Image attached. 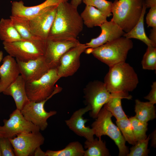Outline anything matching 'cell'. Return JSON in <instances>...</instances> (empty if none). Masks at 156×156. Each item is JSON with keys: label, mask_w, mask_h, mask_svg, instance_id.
<instances>
[{"label": "cell", "mask_w": 156, "mask_h": 156, "mask_svg": "<svg viewBox=\"0 0 156 156\" xmlns=\"http://www.w3.org/2000/svg\"><path fill=\"white\" fill-rule=\"evenodd\" d=\"M112 116L110 112L103 107L92 124V128L97 138L107 135L114 142L119 149L118 156H127L129 153L128 147L119 128L112 121Z\"/></svg>", "instance_id": "8992f818"}, {"label": "cell", "mask_w": 156, "mask_h": 156, "mask_svg": "<svg viewBox=\"0 0 156 156\" xmlns=\"http://www.w3.org/2000/svg\"><path fill=\"white\" fill-rule=\"evenodd\" d=\"M83 24L88 28L100 26L107 21V17L94 7L86 5L80 14Z\"/></svg>", "instance_id": "7402d4cb"}, {"label": "cell", "mask_w": 156, "mask_h": 156, "mask_svg": "<svg viewBox=\"0 0 156 156\" xmlns=\"http://www.w3.org/2000/svg\"><path fill=\"white\" fill-rule=\"evenodd\" d=\"M151 146L154 148L156 146V131L154 130L151 135Z\"/></svg>", "instance_id": "ab89813d"}, {"label": "cell", "mask_w": 156, "mask_h": 156, "mask_svg": "<svg viewBox=\"0 0 156 156\" xmlns=\"http://www.w3.org/2000/svg\"><path fill=\"white\" fill-rule=\"evenodd\" d=\"M105 75L104 83L110 93L128 92L137 87L139 79L133 67L125 62L109 67Z\"/></svg>", "instance_id": "7a4b0ae2"}, {"label": "cell", "mask_w": 156, "mask_h": 156, "mask_svg": "<svg viewBox=\"0 0 156 156\" xmlns=\"http://www.w3.org/2000/svg\"><path fill=\"white\" fill-rule=\"evenodd\" d=\"M132 130L136 142L146 138L148 123L144 122L137 119L135 116L129 118Z\"/></svg>", "instance_id": "f546056e"}, {"label": "cell", "mask_w": 156, "mask_h": 156, "mask_svg": "<svg viewBox=\"0 0 156 156\" xmlns=\"http://www.w3.org/2000/svg\"><path fill=\"white\" fill-rule=\"evenodd\" d=\"M84 151L82 144L75 141L70 142L62 150H47L45 153L47 156H83Z\"/></svg>", "instance_id": "83f0119b"}, {"label": "cell", "mask_w": 156, "mask_h": 156, "mask_svg": "<svg viewBox=\"0 0 156 156\" xmlns=\"http://www.w3.org/2000/svg\"><path fill=\"white\" fill-rule=\"evenodd\" d=\"M91 109L90 106L87 105L85 107L75 111L69 119L65 121L68 128L76 134L90 141L94 139V132L92 128L86 126L85 123L88 120L84 119L83 116Z\"/></svg>", "instance_id": "2e32d148"}, {"label": "cell", "mask_w": 156, "mask_h": 156, "mask_svg": "<svg viewBox=\"0 0 156 156\" xmlns=\"http://www.w3.org/2000/svg\"><path fill=\"white\" fill-rule=\"evenodd\" d=\"M0 150L2 156H15L12 144L8 138L0 137Z\"/></svg>", "instance_id": "836d02e7"}, {"label": "cell", "mask_w": 156, "mask_h": 156, "mask_svg": "<svg viewBox=\"0 0 156 156\" xmlns=\"http://www.w3.org/2000/svg\"><path fill=\"white\" fill-rule=\"evenodd\" d=\"M83 21L77 10L68 1L57 6L56 14L47 39L52 40H75L83 29Z\"/></svg>", "instance_id": "6da1fadb"}, {"label": "cell", "mask_w": 156, "mask_h": 156, "mask_svg": "<svg viewBox=\"0 0 156 156\" xmlns=\"http://www.w3.org/2000/svg\"><path fill=\"white\" fill-rule=\"evenodd\" d=\"M116 124L126 141L133 145L136 142L129 119L127 118L116 120Z\"/></svg>", "instance_id": "f1b7e54d"}, {"label": "cell", "mask_w": 156, "mask_h": 156, "mask_svg": "<svg viewBox=\"0 0 156 156\" xmlns=\"http://www.w3.org/2000/svg\"><path fill=\"white\" fill-rule=\"evenodd\" d=\"M132 97L129 93L124 92L111 93L108 101L103 105V107L110 112L116 120L127 118L121 105V100L123 99H131Z\"/></svg>", "instance_id": "44dd1931"}, {"label": "cell", "mask_w": 156, "mask_h": 156, "mask_svg": "<svg viewBox=\"0 0 156 156\" xmlns=\"http://www.w3.org/2000/svg\"><path fill=\"white\" fill-rule=\"evenodd\" d=\"M87 49L85 44L80 43L61 57L56 68L60 78L71 76L77 71L80 65V56Z\"/></svg>", "instance_id": "7c38bea8"}, {"label": "cell", "mask_w": 156, "mask_h": 156, "mask_svg": "<svg viewBox=\"0 0 156 156\" xmlns=\"http://www.w3.org/2000/svg\"><path fill=\"white\" fill-rule=\"evenodd\" d=\"M68 1L46 0L41 4L32 6H25L22 1H14L12 3L11 15L20 16L29 19L50 7L57 6L61 2Z\"/></svg>", "instance_id": "e0dca14e"}, {"label": "cell", "mask_w": 156, "mask_h": 156, "mask_svg": "<svg viewBox=\"0 0 156 156\" xmlns=\"http://www.w3.org/2000/svg\"><path fill=\"white\" fill-rule=\"evenodd\" d=\"M151 90L149 94L144 97L152 103L155 104L156 103V81L153 82L151 85Z\"/></svg>", "instance_id": "d590c367"}, {"label": "cell", "mask_w": 156, "mask_h": 156, "mask_svg": "<svg viewBox=\"0 0 156 156\" xmlns=\"http://www.w3.org/2000/svg\"><path fill=\"white\" fill-rule=\"evenodd\" d=\"M16 60L20 74L26 82L39 79L52 68L44 55L27 62Z\"/></svg>", "instance_id": "9a60e30c"}, {"label": "cell", "mask_w": 156, "mask_h": 156, "mask_svg": "<svg viewBox=\"0 0 156 156\" xmlns=\"http://www.w3.org/2000/svg\"><path fill=\"white\" fill-rule=\"evenodd\" d=\"M149 38L156 44V27H153L151 29Z\"/></svg>", "instance_id": "8d00e7d4"}, {"label": "cell", "mask_w": 156, "mask_h": 156, "mask_svg": "<svg viewBox=\"0 0 156 156\" xmlns=\"http://www.w3.org/2000/svg\"><path fill=\"white\" fill-rule=\"evenodd\" d=\"M143 69L156 70V47L147 46L141 61Z\"/></svg>", "instance_id": "4dcf8cb0"}, {"label": "cell", "mask_w": 156, "mask_h": 156, "mask_svg": "<svg viewBox=\"0 0 156 156\" xmlns=\"http://www.w3.org/2000/svg\"><path fill=\"white\" fill-rule=\"evenodd\" d=\"M0 66V93L5 89L17 78L20 72L17 62L9 55L2 60Z\"/></svg>", "instance_id": "d6986e66"}, {"label": "cell", "mask_w": 156, "mask_h": 156, "mask_svg": "<svg viewBox=\"0 0 156 156\" xmlns=\"http://www.w3.org/2000/svg\"><path fill=\"white\" fill-rule=\"evenodd\" d=\"M9 138L16 156H32L36 148L42 145L44 138L40 131L23 133Z\"/></svg>", "instance_id": "30bf717a"}, {"label": "cell", "mask_w": 156, "mask_h": 156, "mask_svg": "<svg viewBox=\"0 0 156 156\" xmlns=\"http://www.w3.org/2000/svg\"><path fill=\"white\" fill-rule=\"evenodd\" d=\"M34 156H47L45 152L43 151L40 146L37 148L34 151Z\"/></svg>", "instance_id": "f35d334b"}, {"label": "cell", "mask_w": 156, "mask_h": 156, "mask_svg": "<svg viewBox=\"0 0 156 156\" xmlns=\"http://www.w3.org/2000/svg\"><path fill=\"white\" fill-rule=\"evenodd\" d=\"M47 39L23 40L12 42H3L8 55L23 62L36 59L44 55Z\"/></svg>", "instance_id": "52a82bcc"}, {"label": "cell", "mask_w": 156, "mask_h": 156, "mask_svg": "<svg viewBox=\"0 0 156 156\" xmlns=\"http://www.w3.org/2000/svg\"><path fill=\"white\" fill-rule=\"evenodd\" d=\"M3 58V52L1 51H0V63L2 60Z\"/></svg>", "instance_id": "b9f144b4"}, {"label": "cell", "mask_w": 156, "mask_h": 156, "mask_svg": "<svg viewBox=\"0 0 156 156\" xmlns=\"http://www.w3.org/2000/svg\"><path fill=\"white\" fill-rule=\"evenodd\" d=\"M94 139L91 141L86 140L84 142L85 151L83 156H109V150L107 148L105 142L101 138Z\"/></svg>", "instance_id": "484cf974"}, {"label": "cell", "mask_w": 156, "mask_h": 156, "mask_svg": "<svg viewBox=\"0 0 156 156\" xmlns=\"http://www.w3.org/2000/svg\"><path fill=\"white\" fill-rule=\"evenodd\" d=\"M144 0H115L113 3L111 21L125 33L136 24L141 15Z\"/></svg>", "instance_id": "277c9868"}, {"label": "cell", "mask_w": 156, "mask_h": 156, "mask_svg": "<svg viewBox=\"0 0 156 156\" xmlns=\"http://www.w3.org/2000/svg\"><path fill=\"white\" fill-rule=\"evenodd\" d=\"M146 9L144 3L141 15L138 22L129 32L125 33L123 36L130 39H137L142 41L147 46L156 47V44L153 43L147 36L145 31L144 17Z\"/></svg>", "instance_id": "603a6c76"}, {"label": "cell", "mask_w": 156, "mask_h": 156, "mask_svg": "<svg viewBox=\"0 0 156 156\" xmlns=\"http://www.w3.org/2000/svg\"><path fill=\"white\" fill-rule=\"evenodd\" d=\"M133 46L130 39L123 36L95 48H88L86 53H91L109 67L125 62L128 53Z\"/></svg>", "instance_id": "3957f363"}, {"label": "cell", "mask_w": 156, "mask_h": 156, "mask_svg": "<svg viewBox=\"0 0 156 156\" xmlns=\"http://www.w3.org/2000/svg\"><path fill=\"white\" fill-rule=\"evenodd\" d=\"M50 99L48 98L39 102L29 101L20 111L26 120L39 127L41 131L45 130L47 127V119L57 114L56 111L48 112L44 109V104Z\"/></svg>", "instance_id": "8fae6325"}, {"label": "cell", "mask_w": 156, "mask_h": 156, "mask_svg": "<svg viewBox=\"0 0 156 156\" xmlns=\"http://www.w3.org/2000/svg\"><path fill=\"white\" fill-rule=\"evenodd\" d=\"M150 138L149 135L144 139L137 141L130 148V151L127 156H148L149 150L148 147Z\"/></svg>", "instance_id": "d6a6232c"}, {"label": "cell", "mask_w": 156, "mask_h": 156, "mask_svg": "<svg viewBox=\"0 0 156 156\" xmlns=\"http://www.w3.org/2000/svg\"><path fill=\"white\" fill-rule=\"evenodd\" d=\"M144 3L146 8H150L156 6V0H144Z\"/></svg>", "instance_id": "74e56055"}, {"label": "cell", "mask_w": 156, "mask_h": 156, "mask_svg": "<svg viewBox=\"0 0 156 156\" xmlns=\"http://www.w3.org/2000/svg\"><path fill=\"white\" fill-rule=\"evenodd\" d=\"M0 156H2L0 150Z\"/></svg>", "instance_id": "7bdbcfd3"}, {"label": "cell", "mask_w": 156, "mask_h": 156, "mask_svg": "<svg viewBox=\"0 0 156 156\" xmlns=\"http://www.w3.org/2000/svg\"><path fill=\"white\" fill-rule=\"evenodd\" d=\"M60 78L58 76L56 68L49 70L39 79L26 82L25 89L27 96L29 101L39 102L61 92L62 88L55 86Z\"/></svg>", "instance_id": "5b68a950"}, {"label": "cell", "mask_w": 156, "mask_h": 156, "mask_svg": "<svg viewBox=\"0 0 156 156\" xmlns=\"http://www.w3.org/2000/svg\"><path fill=\"white\" fill-rule=\"evenodd\" d=\"M0 39L3 42H12L23 40L9 19L0 21Z\"/></svg>", "instance_id": "4316f807"}, {"label": "cell", "mask_w": 156, "mask_h": 156, "mask_svg": "<svg viewBox=\"0 0 156 156\" xmlns=\"http://www.w3.org/2000/svg\"><path fill=\"white\" fill-rule=\"evenodd\" d=\"M135 116L141 121L147 123L156 118V109L154 104L149 101L144 102L135 100Z\"/></svg>", "instance_id": "cb8c5ba5"}, {"label": "cell", "mask_w": 156, "mask_h": 156, "mask_svg": "<svg viewBox=\"0 0 156 156\" xmlns=\"http://www.w3.org/2000/svg\"><path fill=\"white\" fill-rule=\"evenodd\" d=\"M57 6L50 7L29 20L32 33L42 39H47L53 23Z\"/></svg>", "instance_id": "4fadbf2b"}, {"label": "cell", "mask_w": 156, "mask_h": 156, "mask_svg": "<svg viewBox=\"0 0 156 156\" xmlns=\"http://www.w3.org/2000/svg\"><path fill=\"white\" fill-rule=\"evenodd\" d=\"M10 18L12 24L23 39L34 40L42 39L32 33L28 19L21 16L12 15L10 16Z\"/></svg>", "instance_id": "d4e9b609"}, {"label": "cell", "mask_w": 156, "mask_h": 156, "mask_svg": "<svg viewBox=\"0 0 156 156\" xmlns=\"http://www.w3.org/2000/svg\"><path fill=\"white\" fill-rule=\"evenodd\" d=\"M26 81L21 75L3 92L5 95L12 96L14 100L16 109L21 110L29 101L26 94Z\"/></svg>", "instance_id": "ffe728a7"}, {"label": "cell", "mask_w": 156, "mask_h": 156, "mask_svg": "<svg viewBox=\"0 0 156 156\" xmlns=\"http://www.w3.org/2000/svg\"><path fill=\"white\" fill-rule=\"evenodd\" d=\"M100 27L101 32L97 37L85 44L87 48L94 49L123 36L125 32L114 21H107Z\"/></svg>", "instance_id": "ac0fdd59"}, {"label": "cell", "mask_w": 156, "mask_h": 156, "mask_svg": "<svg viewBox=\"0 0 156 156\" xmlns=\"http://www.w3.org/2000/svg\"><path fill=\"white\" fill-rule=\"evenodd\" d=\"M86 5L94 7L107 17L112 15V10L113 3L106 0H83Z\"/></svg>", "instance_id": "1f68e13d"}, {"label": "cell", "mask_w": 156, "mask_h": 156, "mask_svg": "<svg viewBox=\"0 0 156 156\" xmlns=\"http://www.w3.org/2000/svg\"><path fill=\"white\" fill-rule=\"evenodd\" d=\"M146 20L148 27H156V6L150 8L147 14Z\"/></svg>", "instance_id": "e575fe53"}, {"label": "cell", "mask_w": 156, "mask_h": 156, "mask_svg": "<svg viewBox=\"0 0 156 156\" xmlns=\"http://www.w3.org/2000/svg\"><path fill=\"white\" fill-rule=\"evenodd\" d=\"M4 125L0 126V137L12 138L23 133L40 131L39 127L26 120L20 110L16 109L8 119L3 120Z\"/></svg>", "instance_id": "9c48e42d"}, {"label": "cell", "mask_w": 156, "mask_h": 156, "mask_svg": "<svg viewBox=\"0 0 156 156\" xmlns=\"http://www.w3.org/2000/svg\"><path fill=\"white\" fill-rule=\"evenodd\" d=\"M83 0H71L70 3L74 7L77 8L78 6L81 4Z\"/></svg>", "instance_id": "60d3db41"}, {"label": "cell", "mask_w": 156, "mask_h": 156, "mask_svg": "<svg viewBox=\"0 0 156 156\" xmlns=\"http://www.w3.org/2000/svg\"><path fill=\"white\" fill-rule=\"evenodd\" d=\"M83 92L86 103L91 107L90 116L96 118L102 107L109 99L111 93L104 82L98 80L89 83Z\"/></svg>", "instance_id": "ba28073f"}, {"label": "cell", "mask_w": 156, "mask_h": 156, "mask_svg": "<svg viewBox=\"0 0 156 156\" xmlns=\"http://www.w3.org/2000/svg\"><path fill=\"white\" fill-rule=\"evenodd\" d=\"M80 43L77 39L62 40H52L47 39L44 57L52 68H57L61 57Z\"/></svg>", "instance_id": "5bb4252c"}]
</instances>
